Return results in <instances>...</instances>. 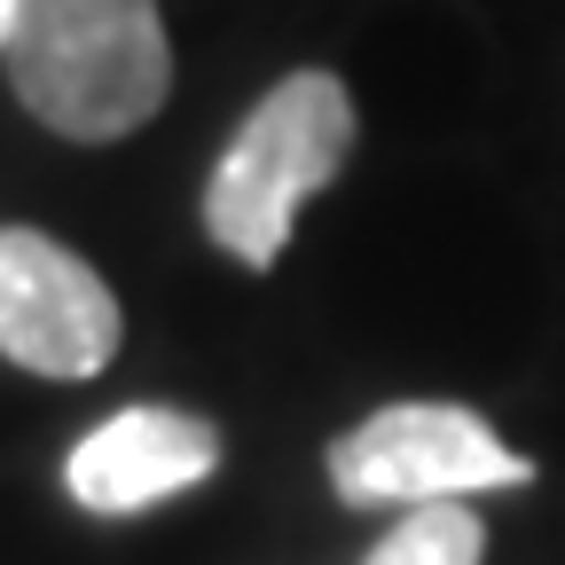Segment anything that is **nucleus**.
Segmentation results:
<instances>
[{
    "mask_svg": "<svg viewBox=\"0 0 565 565\" xmlns=\"http://www.w3.org/2000/svg\"><path fill=\"white\" fill-rule=\"evenodd\" d=\"M0 63L17 103L63 141H118L173 87L158 0H17Z\"/></svg>",
    "mask_w": 565,
    "mask_h": 565,
    "instance_id": "nucleus-1",
    "label": "nucleus"
},
{
    "mask_svg": "<svg viewBox=\"0 0 565 565\" xmlns=\"http://www.w3.org/2000/svg\"><path fill=\"white\" fill-rule=\"evenodd\" d=\"M353 158V95L330 71H291L275 79L252 118L236 126V141L221 150L204 181V228L228 259L244 267H275L291 244L299 212L338 181V166Z\"/></svg>",
    "mask_w": 565,
    "mask_h": 565,
    "instance_id": "nucleus-2",
    "label": "nucleus"
},
{
    "mask_svg": "<svg viewBox=\"0 0 565 565\" xmlns=\"http://www.w3.org/2000/svg\"><path fill=\"white\" fill-rule=\"evenodd\" d=\"M534 463L503 448L487 416L456 401H401L362 416L353 433L330 440V487L345 503H456V494H494V487H526Z\"/></svg>",
    "mask_w": 565,
    "mask_h": 565,
    "instance_id": "nucleus-3",
    "label": "nucleus"
},
{
    "mask_svg": "<svg viewBox=\"0 0 565 565\" xmlns=\"http://www.w3.org/2000/svg\"><path fill=\"white\" fill-rule=\"evenodd\" d=\"M0 353L40 377H95L118 353L110 282L40 228H0Z\"/></svg>",
    "mask_w": 565,
    "mask_h": 565,
    "instance_id": "nucleus-4",
    "label": "nucleus"
},
{
    "mask_svg": "<svg viewBox=\"0 0 565 565\" xmlns=\"http://www.w3.org/2000/svg\"><path fill=\"white\" fill-rule=\"evenodd\" d=\"M212 463H221V440L212 424L189 416V408H118L110 424L71 448V494L79 511H103V519H126V511H150L166 494L196 487Z\"/></svg>",
    "mask_w": 565,
    "mask_h": 565,
    "instance_id": "nucleus-5",
    "label": "nucleus"
},
{
    "mask_svg": "<svg viewBox=\"0 0 565 565\" xmlns=\"http://www.w3.org/2000/svg\"><path fill=\"white\" fill-rule=\"evenodd\" d=\"M479 550H487L479 511H463V503H416L370 550V565H479Z\"/></svg>",
    "mask_w": 565,
    "mask_h": 565,
    "instance_id": "nucleus-6",
    "label": "nucleus"
},
{
    "mask_svg": "<svg viewBox=\"0 0 565 565\" xmlns=\"http://www.w3.org/2000/svg\"><path fill=\"white\" fill-rule=\"evenodd\" d=\"M9 32H17V0H0V47H9Z\"/></svg>",
    "mask_w": 565,
    "mask_h": 565,
    "instance_id": "nucleus-7",
    "label": "nucleus"
}]
</instances>
